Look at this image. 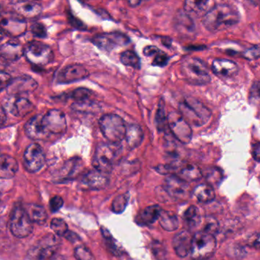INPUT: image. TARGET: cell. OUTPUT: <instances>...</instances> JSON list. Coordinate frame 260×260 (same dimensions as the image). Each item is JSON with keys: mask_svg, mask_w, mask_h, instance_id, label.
Listing matches in <instances>:
<instances>
[{"mask_svg": "<svg viewBox=\"0 0 260 260\" xmlns=\"http://www.w3.org/2000/svg\"><path fill=\"white\" fill-rule=\"evenodd\" d=\"M100 127L103 136L110 144H119L124 139L127 126L119 115H103L100 120Z\"/></svg>", "mask_w": 260, "mask_h": 260, "instance_id": "5", "label": "cell"}, {"mask_svg": "<svg viewBox=\"0 0 260 260\" xmlns=\"http://www.w3.org/2000/svg\"><path fill=\"white\" fill-rule=\"evenodd\" d=\"M60 245V240L56 236H45L30 249L28 257L31 260L48 259L55 255Z\"/></svg>", "mask_w": 260, "mask_h": 260, "instance_id": "8", "label": "cell"}, {"mask_svg": "<svg viewBox=\"0 0 260 260\" xmlns=\"http://www.w3.org/2000/svg\"><path fill=\"white\" fill-rule=\"evenodd\" d=\"M31 31L35 36L39 38H45L47 36V30L44 25L36 23L31 27Z\"/></svg>", "mask_w": 260, "mask_h": 260, "instance_id": "49", "label": "cell"}, {"mask_svg": "<svg viewBox=\"0 0 260 260\" xmlns=\"http://www.w3.org/2000/svg\"><path fill=\"white\" fill-rule=\"evenodd\" d=\"M27 214L31 222L35 223H45L48 218V214L43 207L36 204H30L25 208Z\"/></svg>", "mask_w": 260, "mask_h": 260, "instance_id": "32", "label": "cell"}, {"mask_svg": "<svg viewBox=\"0 0 260 260\" xmlns=\"http://www.w3.org/2000/svg\"><path fill=\"white\" fill-rule=\"evenodd\" d=\"M165 189L170 196L175 199H185L190 193L188 182L173 175L166 179Z\"/></svg>", "mask_w": 260, "mask_h": 260, "instance_id": "18", "label": "cell"}, {"mask_svg": "<svg viewBox=\"0 0 260 260\" xmlns=\"http://www.w3.org/2000/svg\"><path fill=\"white\" fill-rule=\"evenodd\" d=\"M92 41L95 46L106 51L126 46L131 42L130 39L126 35L119 31L97 35Z\"/></svg>", "mask_w": 260, "mask_h": 260, "instance_id": "13", "label": "cell"}, {"mask_svg": "<svg viewBox=\"0 0 260 260\" xmlns=\"http://www.w3.org/2000/svg\"><path fill=\"white\" fill-rule=\"evenodd\" d=\"M19 170L17 160L9 155L0 156V179H13Z\"/></svg>", "mask_w": 260, "mask_h": 260, "instance_id": "25", "label": "cell"}, {"mask_svg": "<svg viewBox=\"0 0 260 260\" xmlns=\"http://www.w3.org/2000/svg\"><path fill=\"white\" fill-rule=\"evenodd\" d=\"M42 115H36L30 118L25 124V134L28 138L34 141H44L49 138V135L42 124Z\"/></svg>", "mask_w": 260, "mask_h": 260, "instance_id": "21", "label": "cell"}, {"mask_svg": "<svg viewBox=\"0 0 260 260\" xmlns=\"http://www.w3.org/2000/svg\"><path fill=\"white\" fill-rule=\"evenodd\" d=\"M120 60L123 64L135 69H140L141 68V58L139 56L133 51H125L121 53Z\"/></svg>", "mask_w": 260, "mask_h": 260, "instance_id": "35", "label": "cell"}, {"mask_svg": "<svg viewBox=\"0 0 260 260\" xmlns=\"http://www.w3.org/2000/svg\"><path fill=\"white\" fill-rule=\"evenodd\" d=\"M179 177L187 181H198L202 179L203 176V172L201 170L200 167L194 164H186L182 166L179 171Z\"/></svg>", "mask_w": 260, "mask_h": 260, "instance_id": "34", "label": "cell"}, {"mask_svg": "<svg viewBox=\"0 0 260 260\" xmlns=\"http://www.w3.org/2000/svg\"><path fill=\"white\" fill-rule=\"evenodd\" d=\"M12 4L16 14L24 19H35L42 14V6L38 3L33 1H17Z\"/></svg>", "mask_w": 260, "mask_h": 260, "instance_id": "20", "label": "cell"}, {"mask_svg": "<svg viewBox=\"0 0 260 260\" xmlns=\"http://www.w3.org/2000/svg\"><path fill=\"white\" fill-rule=\"evenodd\" d=\"M158 220H159V224L165 231L172 232L179 228V221L177 216L170 211L162 210Z\"/></svg>", "mask_w": 260, "mask_h": 260, "instance_id": "31", "label": "cell"}, {"mask_svg": "<svg viewBox=\"0 0 260 260\" xmlns=\"http://www.w3.org/2000/svg\"><path fill=\"white\" fill-rule=\"evenodd\" d=\"M243 57L248 60H253L258 59L259 57V47H258V45H255V46L246 50L243 53Z\"/></svg>", "mask_w": 260, "mask_h": 260, "instance_id": "46", "label": "cell"}, {"mask_svg": "<svg viewBox=\"0 0 260 260\" xmlns=\"http://www.w3.org/2000/svg\"><path fill=\"white\" fill-rule=\"evenodd\" d=\"M180 68L182 76L191 84L202 86L211 82L209 71L200 59L188 57L182 61Z\"/></svg>", "mask_w": 260, "mask_h": 260, "instance_id": "4", "label": "cell"}, {"mask_svg": "<svg viewBox=\"0 0 260 260\" xmlns=\"http://www.w3.org/2000/svg\"><path fill=\"white\" fill-rule=\"evenodd\" d=\"M184 221L186 225L188 231L196 229L202 223L200 211L194 205L188 207L184 213Z\"/></svg>", "mask_w": 260, "mask_h": 260, "instance_id": "29", "label": "cell"}, {"mask_svg": "<svg viewBox=\"0 0 260 260\" xmlns=\"http://www.w3.org/2000/svg\"><path fill=\"white\" fill-rule=\"evenodd\" d=\"M259 143L257 142L256 144H254L252 147V156H253L254 159L258 162L259 161Z\"/></svg>", "mask_w": 260, "mask_h": 260, "instance_id": "53", "label": "cell"}, {"mask_svg": "<svg viewBox=\"0 0 260 260\" xmlns=\"http://www.w3.org/2000/svg\"><path fill=\"white\" fill-rule=\"evenodd\" d=\"M102 233H103V237L106 240V245H107L109 250L115 255H120L121 253V248L118 246L116 240L113 238L112 234L106 228H102Z\"/></svg>", "mask_w": 260, "mask_h": 260, "instance_id": "39", "label": "cell"}, {"mask_svg": "<svg viewBox=\"0 0 260 260\" xmlns=\"http://www.w3.org/2000/svg\"><path fill=\"white\" fill-rule=\"evenodd\" d=\"M164 246H160L158 243H156L155 246H153V254L156 255V258L158 260H162V258H164Z\"/></svg>", "mask_w": 260, "mask_h": 260, "instance_id": "51", "label": "cell"}, {"mask_svg": "<svg viewBox=\"0 0 260 260\" xmlns=\"http://www.w3.org/2000/svg\"><path fill=\"white\" fill-rule=\"evenodd\" d=\"M25 168L29 173H37L45 164V153L37 143L30 144L25 149L23 156Z\"/></svg>", "mask_w": 260, "mask_h": 260, "instance_id": "14", "label": "cell"}, {"mask_svg": "<svg viewBox=\"0 0 260 260\" xmlns=\"http://www.w3.org/2000/svg\"><path fill=\"white\" fill-rule=\"evenodd\" d=\"M7 112H6V110L4 109V108L3 107V106L0 105V126H2L3 124H4V123L7 121Z\"/></svg>", "mask_w": 260, "mask_h": 260, "instance_id": "54", "label": "cell"}, {"mask_svg": "<svg viewBox=\"0 0 260 260\" xmlns=\"http://www.w3.org/2000/svg\"><path fill=\"white\" fill-rule=\"evenodd\" d=\"M161 211L162 209L158 205L147 207L141 212L138 213L135 218V221L138 225H142V226L153 224L159 218Z\"/></svg>", "mask_w": 260, "mask_h": 260, "instance_id": "26", "label": "cell"}, {"mask_svg": "<svg viewBox=\"0 0 260 260\" xmlns=\"http://www.w3.org/2000/svg\"><path fill=\"white\" fill-rule=\"evenodd\" d=\"M211 69L215 75L220 77H231L237 74L239 67L235 62L226 59H216L213 61Z\"/></svg>", "mask_w": 260, "mask_h": 260, "instance_id": "23", "label": "cell"}, {"mask_svg": "<svg viewBox=\"0 0 260 260\" xmlns=\"http://www.w3.org/2000/svg\"><path fill=\"white\" fill-rule=\"evenodd\" d=\"M3 107L6 112L18 118H23L32 112V103L28 100L22 96H10L3 105Z\"/></svg>", "mask_w": 260, "mask_h": 260, "instance_id": "16", "label": "cell"}, {"mask_svg": "<svg viewBox=\"0 0 260 260\" xmlns=\"http://www.w3.org/2000/svg\"><path fill=\"white\" fill-rule=\"evenodd\" d=\"M249 101L251 104L258 105L259 101V84L258 81L254 82L249 92Z\"/></svg>", "mask_w": 260, "mask_h": 260, "instance_id": "45", "label": "cell"}, {"mask_svg": "<svg viewBox=\"0 0 260 260\" xmlns=\"http://www.w3.org/2000/svg\"><path fill=\"white\" fill-rule=\"evenodd\" d=\"M203 229L202 230L204 232L208 234H212L214 236L216 233H217L219 229V224L217 220L212 217H205L204 220Z\"/></svg>", "mask_w": 260, "mask_h": 260, "instance_id": "43", "label": "cell"}, {"mask_svg": "<svg viewBox=\"0 0 260 260\" xmlns=\"http://www.w3.org/2000/svg\"><path fill=\"white\" fill-rule=\"evenodd\" d=\"M24 51L25 48L19 42L9 41L0 46V56L4 57L6 60L15 61L24 55Z\"/></svg>", "mask_w": 260, "mask_h": 260, "instance_id": "24", "label": "cell"}, {"mask_svg": "<svg viewBox=\"0 0 260 260\" xmlns=\"http://www.w3.org/2000/svg\"><path fill=\"white\" fill-rule=\"evenodd\" d=\"M63 205V200L60 196H54L50 200V209L52 212H56L62 208Z\"/></svg>", "mask_w": 260, "mask_h": 260, "instance_id": "48", "label": "cell"}, {"mask_svg": "<svg viewBox=\"0 0 260 260\" xmlns=\"http://www.w3.org/2000/svg\"><path fill=\"white\" fill-rule=\"evenodd\" d=\"M68 98L74 100V103H81L94 100V93L92 91L85 88L75 89L68 95Z\"/></svg>", "mask_w": 260, "mask_h": 260, "instance_id": "36", "label": "cell"}, {"mask_svg": "<svg viewBox=\"0 0 260 260\" xmlns=\"http://www.w3.org/2000/svg\"><path fill=\"white\" fill-rule=\"evenodd\" d=\"M51 228L56 234L62 237H65L69 231V228L66 222L60 218L53 219L51 222Z\"/></svg>", "mask_w": 260, "mask_h": 260, "instance_id": "40", "label": "cell"}, {"mask_svg": "<svg viewBox=\"0 0 260 260\" xmlns=\"http://www.w3.org/2000/svg\"><path fill=\"white\" fill-rule=\"evenodd\" d=\"M206 179L208 180V185H211V186H212L214 184L217 185L218 182L221 181V172L218 169L211 168L207 171Z\"/></svg>", "mask_w": 260, "mask_h": 260, "instance_id": "44", "label": "cell"}, {"mask_svg": "<svg viewBox=\"0 0 260 260\" xmlns=\"http://www.w3.org/2000/svg\"><path fill=\"white\" fill-rule=\"evenodd\" d=\"M211 1H185L184 12L188 16H205L214 6Z\"/></svg>", "mask_w": 260, "mask_h": 260, "instance_id": "27", "label": "cell"}, {"mask_svg": "<svg viewBox=\"0 0 260 260\" xmlns=\"http://www.w3.org/2000/svg\"><path fill=\"white\" fill-rule=\"evenodd\" d=\"M176 27L181 34L192 35L194 31V24L191 16L186 13H179L176 17Z\"/></svg>", "mask_w": 260, "mask_h": 260, "instance_id": "30", "label": "cell"}, {"mask_svg": "<svg viewBox=\"0 0 260 260\" xmlns=\"http://www.w3.org/2000/svg\"><path fill=\"white\" fill-rule=\"evenodd\" d=\"M1 155H2V154H1V153H0V156H1Z\"/></svg>", "mask_w": 260, "mask_h": 260, "instance_id": "60", "label": "cell"}, {"mask_svg": "<svg viewBox=\"0 0 260 260\" xmlns=\"http://www.w3.org/2000/svg\"><path fill=\"white\" fill-rule=\"evenodd\" d=\"M3 36H4V32L0 29V39H2Z\"/></svg>", "mask_w": 260, "mask_h": 260, "instance_id": "59", "label": "cell"}, {"mask_svg": "<svg viewBox=\"0 0 260 260\" xmlns=\"http://www.w3.org/2000/svg\"><path fill=\"white\" fill-rule=\"evenodd\" d=\"M240 20L238 10L229 4H217L214 6L202 19V23L211 32L224 31L237 25Z\"/></svg>", "mask_w": 260, "mask_h": 260, "instance_id": "1", "label": "cell"}, {"mask_svg": "<svg viewBox=\"0 0 260 260\" xmlns=\"http://www.w3.org/2000/svg\"><path fill=\"white\" fill-rule=\"evenodd\" d=\"M109 178L106 173L94 170L88 172L82 179V184L86 188L92 190L103 189L109 185Z\"/></svg>", "mask_w": 260, "mask_h": 260, "instance_id": "19", "label": "cell"}, {"mask_svg": "<svg viewBox=\"0 0 260 260\" xmlns=\"http://www.w3.org/2000/svg\"><path fill=\"white\" fill-rule=\"evenodd\" d=\"M121 153L119 144L102 143L95 148L92 159L95 170L102 173H110Z\"/></svg>", "mask_w": 260, "mask_h": 260, "instance_id": "3", "label": "cell"}, {"mask_svg": "<svg viewBox=\"0 0 260 260\" xmlns=\"http://www.w3.org/2000/svg\"><path fill=\"white\" fill-rule=\"evenodd\" d=\"M10 231L17 238L28 237L33 231V224L25 208L21 206L14 208L10 217Z\"/></svg>", "mask_w": 260, "mask_h": 260, "instance_id": "10", "label": "cell"}, {"mask_svg": "<svg viewBox=\"0 0 260 260\" xmlns=\"http://www.w3.org/2000/svg\"><path fill=\"white\" fill-rule=\"evenodd\" d=\"M144 132L142 128L138 124H130L126 128L125 137L127 146L131 149H135L139 147L144 140Z\"/></svg>", "mask_w": 260, "mask_h": 260, "instance_id": "28", "label": "cell"}, {"mask_svg": "<svg viewBox=\"0 0 260 260\" xmlns=\"http://www.w3.org/2000/svg\"><path fill=\"white\" fill-rule=\"evenodd\" d=\"M194 196L202 203L211 202L215 199L214 188L208 184H201L194 189Z\"/></svg>", "mask_w": 260, "mask_h": 260, "instance_id": "33", "label": "cell"}, {"mask_svg": "<svg viewBox=\"0 0 260 260\" xmlns=\"http://www.w3.org/2000/svg\"><path fill=\"white\" fill-rule=\"evenodd\" d=\"M167 124L173 136L177 141L183 144H187L192 138L191 125L184 119L179 112L173 111L167 115Z\"/></svg>", "mask_w": 260, "mask_h": 260, "instance_id": "9", "label": "cell"}, {"mask_svg": "<svg viewBox=\"0 0 260 260\" xmlns=\"http://www.w3.org/2000/svg\"><path fill=\"white\" fill-rule=\"evenodd\" d=\"M11 76L5 72L0 71V92L4 89H7V86L11 81Z\"/></svg>", "mask_w": 260, "mask_h": 260, "instance_id": "50", "label": "cell"}, {"mask_svg": "<svg viewBox=\"0 0 260 260\" xmlns=\"http://www.w3.org/2000/svg\"><path fill=\"white\" fill-rule=\"evenodd\" d=\"M0 8H1V5H0Z\"/></svg>", "mask_w": 260, "mask_h": 260, "instance_id": "61", "label": "cell"}, {"mask_svg": "<svg viewBox=\"0 0 260 260\" xmlns=\"http://www.w3.org/2000/svg\"><path fill=\"white\" fill-rule=\"evenodd\" d=\"M159 51H160V50H159V48H156V47L147 46L146 47V48H144L143 53H144V55L147 56V57H150V56L156 55V54H157Z\"/></svg>", "mask_w": 260, "mask_h": 260, "instance_id": "52", "label": "cell"}, {"mask_svg": "<svg viewBox=\"0 0 260 260\" xmlns=\"http://www.w3.org/2000/svg\"><path fill=\"white\" fill-rule=\"evenodd\" d=\"M0 29L11 37H20L26 32L27 23L16 13H0Z\"/></svg>", "mask_w": 260, "mask_h": 260, "instance_id": "11", "label": "cell"}, {"mask_svg": "<svg viewBox=\"0 0 260 260\" xmlns=\"http://www.w3.org/2000/svg\"><path fill=\"white\" fill-rule=\"evenodd\" d=\"M2 179H0V199L2 197L3 193L4 192V188H5V185H4V182H3Z\"/></svg>", "mask_w": 260, "mask_h": 260, "instance_id": "56", "label": "cell"}, {"mask_svg": "<svg viewBox=\"0 0 260 260\" xmlns=\"http://www.w3.org/2000/svg\"><path fill=\"white\" fill-rule=\"evenodd\" d=\"M129 196L127 194H122L115 198V200L112 202V211L116 214L122 213L127 206L128 202Z\"/></svg>", "mask_w": 260, "mask_h": 260, "instance_id": "41", "label": "cell"}, {"mask_svg": "<svg viewBox=\"0 0 260 260\" xmlns=\"http://www.w3.org/2000/svg\"><path fill=\"white\" fill-rule=\"evenodd\" d=\"M24 55L31 64L38 67L49 64L54 60V53L46 44L41 42H31L25 48Z\"/></svg>", "mask_w": 260, "mask_h": 260, "instance_id": "7", "label": "cell"}, {"mask_svg": "<svg viewBox=\"0 0 260 260\" xmlns=\"http://www.w3.org/2000/svg\"><path fill=\"white\" fill-rule=\"evenodd\" d=\"M169 57L164 51H160L157 54L154 56L153 59V66L165 67L168 63Z\"/></svg>", "mask_w": 260, "mask_h": 260, "instance_id": "47", "label": "cell"}, {"mask_svg": "<svg viewBox=\"0 0 260 260\" xmlns=\"http://www.w3.org/2000/svg\"><path fill=\"white\" fill-rule=\"evenodd\" d=\"M217 241L212 234L200 231L193 235L190 255L192 260L209 259L216 250Z\"/></svg>", "mask_w": 260, "mask_h": 260, "instance_id": "6", "label": "cell"}, {"mask_svg": "<svg viewBox=\"0 0 260 260\" xmlns=\"http://www.w3.org/2000/svg\"><path fill=\"white\" fill-rule=\"evenodd\" d=\"M156 125L158 130L160 132L165 131L167 124V116H166L165 107H164V103L162 100H161L158 106L157 112L156 114Z\"/></svg>", "mask_w": 260, "mask_h": 260, "instance_id": "38", "label": "cell"}, {"mask_svg": "<svg viewBox=\"0 0 260 260\" xmlns=\"http://www.w3.org/2000/svg\"><path fill=\"white\" fill-rule=\"evenodd\" d=\"M258 235V234H255V235H254V240L253 237H252V238L249 239V243L251 245V246H254V247L258 248V245H259V240L258 239H256V240H255V237H256V236Z\"/></svg>", "mask_w": 260, "mask_h": 260, "instance_id": "55", "label": "cell"}, {"mask_svg": "<svg viewBox=\"0 0 260 260\" xmlns=\"http://www.w3.org/2000/svg\"><path fill=\"white\" fill-rule=\"evenodd\" d=\"M193 235L191 231L185 230L178 233L173 240V247L176 255L185 258L190 253Z\"/></svg>", "mask_w": 260, "mask_h": 260, "instance_id": "22", "label": "cell"}, {"mask_svg": "<svg viewBox=\"0 0 260 260\" xmlns=\"http://www.w3.org/2000/svg\"><path fill=\"white\" fill-rule=\"evenodd\" d=\"M89 76V71L80 64H72L62 69L57 74V82L62 84L85 80Z\"/></svg>", "mask_w": 260, "mask_h": 260, "instance_id": "17", "label": "cell"}, {"mask_svg": "<svg viewBox=\"0 0 260 260\" xmlns=\"http://www.w3.org/2000/svg\"><path fill=\"white\" fill-rule=\"evenodd\" d=\"M38 86L39 84L32 77L23 75L12 80L7 86V91L10 96H21L24 94L34 92Z\"/></svg>", "mask_w": 260, "mask_h": 260, "instance_id": "15", "label": "cell"}, {"mask_svg": "<svg viewBox=\"0 0 260 260\" xmlns=\"http://www.w3.org/2000/svg\"><path fill=\"white\" fill-rule=\"evenodd\" d=\"M42 124L48 135H63L68 129L66 115L59 109H51L42 115Z\"/></svg>", "mask_w": 260, "mask_h": 260, "instance_id": "12", "label": "cell"}, {"mask_svg": "<svg viewBox=\"0 0 260 260\" xmlns=\"http://www.w3.org/2000/svg\"><path fill=\"white\" fill-rule=\"evenodd\" d=\"M74 256L77 260H95L90 249L83 245L77 246L74 249Z\"/></svg>", "mask_w": 260, "mask_h": 260, "instance_id": "42", "label": "cell"}, {"mask_svg": "<svg viewBox=\"0 0 260 260\" xmlns=\"http://www.w3.org/2000/svg\"><path fill=\"white\" fill-rule=\"evenodd\" d=\"M82 167V161L80 159H72L68 161L64 164V167L61 170V176L65 177H72L76 173H78Z\"/></svg>", "mask_w": 260, "mask_h": 260, "instance_id": "37", "label": "cell"}, {"mask_svg": "<svg viewBox=\"0 0 260 260\" xmlns=\"http://www.w3.org/2000/svg\"><path fill=\"white\" fill-rule=\"evenodd\" d=\"M128 4H130L131 7H138V5L141 4V2H138V1H130V2H128Z\"/></svg>", "mask_w": 260, "mask_h": 260, "instance_id": "58", "label": "cell"}, {"mask_svg": "<svg viewBox=\"0 0 260 260\" xmlns=\"http://www.w3.org/2000/svg\"><path fill=\"white\" fill-rule=\"evenodd\" d=\"M179 113L190 125L201 127L206 124L211 116V112L203 103L196 99H184L179 106Z\"/></svg>", "mask_w": 260, "mask_h": 260, "instance_id": "2", "label": "cell"}, {"mask_svg": "<svg viewBox=\"0 0 260 260\" xmlns=\"http://www.w3.org/2000/svg\"><path fill=\"white\" fill-rule=\"evenodd\" d=\"M50 260H66L65 259L64 257L61 255H54L51 257V259Z\"/></svg>", "mask_w": 260, "mask_h": 260, "instance_id": "57", "label": "cell"}]
</instances>
